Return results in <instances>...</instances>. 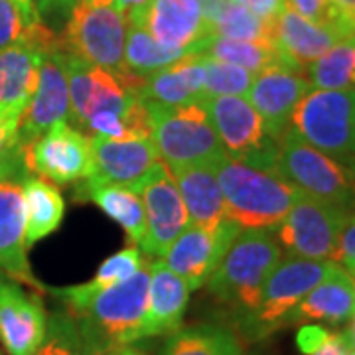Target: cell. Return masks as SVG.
Returning a JSON list of instances; mask_svg holds the SVG:
<instances>
[{"instance_id":"obj_1","label":"cell","mask_w":355,"mask_h":355,"mask_svg":"<svg viewBox=\"0 0 355 355\" xmlns=\"http://www.w3.org/2000/svg\"><path fill=\"white\" fill-rule=\"evenodd\" d=\"M148 265L150 263L130 279L103 291L79 294L71 286H64L46 288V292L62 300L65 310L76 318L89 347L99 355L107 349L132 345L142 340L150 282Z\"/></svg>"},{"instance_id":"obj_2","label":"cell","mask_w":355,"mask_h":355,"mask_svg":"<svg viewBox=\"0 0 355 355\" xmlns=\"http://www.w3.org/2000/svg\"><path fill=\"white\" fill-rule=\"evenodd\" d=\"M229 219L241 229H275L291 211L300 190L275 172L221 156L211 164Z\"/></svg>"},{"instance_id":"obj_3","label":"cell","mask_w":355,"mask_h":355,"mask_svg":"<svg viewBox=\"0 0 355 355\" xmlns=\"http://www.w3.org/2000/svg\"><path fill=\"white\" fill-rule=\"evenodd\" d=\"M280 259L282 249L272 229H241L205 288L214 300L229 308L231 318L245 314L257 304Z\"/></svg>"},{"instance_id":"obj_4","label":"cell","mask_w":355,"mask_h":355,"mask_svg":"<svg viewBox=\"0 0 355 355\" xmlns=\"http://www.w3.org/2000/svg\"><path fill=\"white\" fill-rule=\"evenodd\" d=\"M336 263L300 257H282L268 275L257 304L239 316L231 318V328L243 342H263L288 326L292 310L308 292L330 275Z\"/></svg>"},{"instance_id":"obj_5","label":"cell","mask_w":355,"mask_h":355,"mask_svg":"<svg viewBox=\"0 0 355 355\" xmlns=\"http://www.w3.org/2000/svg\"><path fill=\"white\" fill-rule=\"evenodd\" d=\"M291 128L336 162H355V89H312L298 103Z\"/></svg>"},{"instance_id":"obj_6","label":"cell","mask_w":355,"mask_h":355,"mask_svg":"<svg viewBox=\"0 0 355 355\" xmlns=\"http://www.w3.org/2000/svg\"><path fill=\"white\" fill-rule=\"evenodd\" d=\"M146 105L153 114L150 139L170 170L190 164H214L225 154L200 101L180 107Z\"/></svg>"},{"instance_id":"obj_7","label":"cell","mask_w":355,"mask_h":355,"mask_svg":"<svg viewBox=\"0 0 355 355\" xmlns=\"http://www.w3.org/2000/svg\"><path fill=\"white\" fill-rule=\"evenodd\" d=\"M125 36L127 16L123 10L77 0L62 28L60 42L62 50L89 64L119 77H135L125 67Z\"/></svg>"},{"instance_id":"obj_8","label":"cell","mask_w":355,"mask_h":355,"mask_svg":"<svg viewBox=\"0 0 355 355\" xmlns=\"http://www.w3.org/2000/svg\"><path fill=\"white\" fill-rule=\"evenodd\" d=\"M277 174L322 202L355 211V188L347 168L288 128L279 140Z\"/></svg>"},{"instance_id":"obj_9","label":"cell","mask_w":355,"mask_h":355,"mask_svg":"<svg viewBox=\"0 0 355 355\" xmlns=\"http://www.w3.org/2000/svg\"><path fill=\"white\" fill-rule=\"evenodd\" d=\"M200 103L216 128L225 156L277 174L279 142L268 137L261 114L249 99L241 95H203Z\"/></svg>"},{"instance_id":"obj_10","label":"cell","mask_w":355,"mask_h":355,"mask_svg":"<svg viewBox=\"0 0 355 355\" xmlns=\"http://www.w3.org/2000/svg\"><path fill=\"white\" fill-rule=\"evenodd\" d=\"M347 217L349 211L342 207L300 191L291 211L275 229V237L291 257L331 261Z\"/></svg>"},{"instance_id":"obj_11","label":"cell","mask_w":355,"mask_h":355,"mask_svg":"<svg viewBox=\"0 0 355 355\" xmlns=\"http://www.w3.org/2000/svg\"><path fill=\"white\" fill-rule=\"evenodd\" d=\"M132 191L140 196L146 223L139 247L144 254L162 259L168 247L190 223L172 170L166 162H160Z\"/></svg>"},{"instance_id":"obj_12","label":"cell","mask_w":355,"mask_h":355,"mask_svg":"<svg viewBox=\"0 0 355 355\" xmlns=\"http://www.w3.org/2000/svg\"><path fill=\"white\" fill-rule=\"evenodd\" d=\"M22 150L30 174L44 178L53 186L77 184L93 170L89 137L69 123L53 125Z\"/></svg>"},{"instance_id":"obj_13","label":"cell","mask_w":355,"mask_h":355,"mask_svg":"<svg viewBox=\"0 0 355 355\" xmlns=\"http://www.w3.org/2000/svg\"><path fill=\"white\" fill-rule=\"evenodd\" d=\"M239 233L241 225L229 217L216 227H203L190 221L160 261L186 280L191 291H198L205 286Z\"/></svg>"},{"instance_id":"obj_14","label":"cell","mask_w":355,"mask_h":355,"mask_svg":"<svg viewBox=\"0 0 355 355\" xmlns=\"http://www.w3.org/2000/svg\"><path fill=\"white\" fill-rule=\"evenodd\" d=\"M93 170L76 186H121L135 190L162 160L153 139L111 140L89 137Z\"/></svg>"},{"instance_id":"obj_15","label":"cell","mask_w":355,"mask_h":355,"mask_svg":"<svg viewBox=\"0 0 355 355\" xmlns=\"http://www.w3.org/2000/svg\"><path fill=\"white\" fill-rule=\"evenodd\" d=\"M42 292L0 275V343L8 355H36L48 330Z\"/></svg>"},{"instance_id":"obj_16","label":"cell","mask_w":355,"mask_h":355,"mask_svg":"<svg viewBox=\"0 0 355 355\" xmlns=\"http://www.w3.org/2000/svg\"><path fill=\"white\" fill-rule=\"evenodd\" d=\"M69 83L64 50L55 48L44 51L38 87L18 123V146L24 148L58 123H69Z\"/></svg>"},{"instance_id":"obj_17","label":"cell","mask_w":355,"mask_h":355,"mask_svg":"<svg viewBox=\"0 0 355 355\" xmlns=\"http://www.w3.org/2000/svg\"><path fill=\"white\" fill-rule=\"evenodd\" d=\"M308 91H312V85L304 71L277 64L254 73L247 97L261 114L268 137L279 142L291 128L292 113Z\"/></svg>"},{"instance_id":"obj_18","label":"cell","mask_w":355,"mask_h":355,"mask_svg":"<svg viewBox=\"0 0 355 355\" xmlns=\"http://www.w3.org/2000/svg\"><path fill=\"white\" fill-rule=\"evenodd\" d=\"M0 275L36 292H46L28 261L26 205L20 182H0Z\"/></svg>"},{"instance_id":"obj_19","label":"cell","mask_w":355,"mask_h":355,"mask_svg":"<svg viewBox=\"0 0 355 355\" xmlns=\"http://www.w3.org/2000/svg\"><path fill=\"white\" fill-rule=\"evenodd\" d=\"M142 26L158 44L188 53H198L209 36V26L198 0H153Z\"/></svg>"},{"instance_id":"obj_20","label":"cell","mask_w":355,"mask_h":355,"mask_svg":"<svg viewBox=\"0 0 355 355\" xmlns=\"http://www.w3.org/2000/svg\"><path fill=\"white\" fill-rule=\"evenodd\" d=\"M343 38L347 36L340 30L312 22L288 6L272 22V42L277 50L284 64L298 71H304L308 65L314 64Z\"/></svg>"},{"instance_id":"obj_21","label":"cell","mask_w":355,"mask_h":355,"mask_svg":"<svg viewBox=\"0 0 355 355\" xmlns=\"http://www.w3.org/2000/svg\"><path fill=\"white\" fill-rule=\"evenodd\" d=\"M148 270L150 282L146 298V316L142 324V340L170 336L178 328H182L191 292L188 282L174 270H170L162 261L150 263Z\"/></svg>"},{"instance_id":"obj_22","label":"cell","mask_w":355,"mask_h":355,"mask_svg":"<svg viewBox=\"0 0 355 355\" xmlns=\"http://www.w3.org/2000/svg\"><path fill=\"white\" fill-rule=\"evenodd\" d=\"M44 50L34 42H22L0 50V116L20 123L38 87Z\"/></svg>"},{"instance_id":"obj_23","label":"cell","mask_w":355,"mask_h":355,"mask_svg":"<svg viewBox=\"0 0 355 355\" xmlns=\"http://www.w3.org/2000/svg\"><path fill=\"white\" fill-rule=\"evenodd\" d=\"M355 314V291L352 277L340 265H334L330 275L316 284L292 310L288 326L328 324L342 326ZM286 326V328H288Z\"/></svg>"},{"instance_id":"obj_24","label":"cell","mask_w":355,"mask_h":355,"mask_svg":"<svg viewBox=\"0 0 355 355\" xmlns=\"http://www.w3.org/2000/svg\"><path fill=\"white\" fill-rule=\"evenodd\" d=\"M140 95L146 103L162 107H180L202 101L203 55L188 53L176 64L168 65L146 79H142Z\"/></svg>"},{"instance_id":"obj_25","label":"cell","mask_w":355,"mask_h":355,"mask_svg":"<svg viewBox=\"0 0 355 355\" xmlns=\"http://www.w3.org/2000/svg\"><path fill=\"white\" fill-rule=\"evenodd\" d=\"M172 176L191 223L216 227L227 217L223 193L211 164L180 166L172 170Z\"/></svg>"},{"instance_id":"obj_26","label":"cell","mask_w":355,"mask_h":355,"mask_svg":"<svg viewBox=\"0 0 355 355\" xmlns=\"http://www.w3.org/2000/svg\"><path fill=\"white\" fill-rule=\"evenodd\" d=\"M22 193L26 205V245L30 249L58 231L64 221L65 202L51 182L36 174H28L22 180Z\"/></svg>"},{"instance_id":"obj_27","label":"cell","mask_w":355,"mask_h":355,"mask_svg":"<svg viewBox=\"0 0 355 355\" xmlns=\"http://www.w3.org/2000/svg\"><path fill=\"white\" fill-rule=\"evenodd\" d=\"M160 355H247V349L231 326L193 324L166 336Z\"/></svg>"},{"instance_id":"obj_28","label":"cell","mask_w":355,"mask_h":355,"mask_svg":"<svg viewBox=\"0 0 355 355\" xmlns=\"http://www.w3.org/2000/svg\"><path fill=\"white\" fill-rule=\"evenodd\" d=\"M73 196L77 203L91 202L101 207L107 216L125 229L128 241L132 245H140L146 223H144V207L139 193L121 186H95V188L77 186Z\"/></svg>"},{"instance_id":"obj_29","label":"cell","mask_w":355,"mask_h":355,"mask_svg":"<svg viewBox=\"0 0 355 355\" xmlns=\"http://www.w3.org/2000/svg\"><path fill=\"white\" fill-rule=\"evenodd\" d=\"M198 53L217 60V62H223V64L243 67L251 73H259L270 65L284 64L275 42H243V40L207 36V40L200 46Z\"/></svg>"},{"instance_id":"obj_30","label":"cell","mask_w":355,"mask_h":355,"mask_svg":"<svg viewBox=\"0 0 355 355\" xmlns=\"http://www.w3.org/2000/svg\"><path fill=\"white\" fill-rule=\"evenodd\" d=\"M188 51L166 48L153 38V34L137 22H127L125 36V67L130 76L146 79L168 65L176 64Z\"/></svg>"},{"instance_id":"obj_31","label":"cell","mask_w":355,"mask_h":355,"mask_svg":"<svg viewBox=\"0 0 355 355\" xmlns=\"http://www.w3.org/2000/svg\"><path fill=\"white\" fill-rule=\"evenodd\" d=\"M304 71L312 89H355V36L340 40Z\"/></svg>"},{"instance_id":"obj_32","label":"cell","mask_w":355,"mask_h":355,"mask_svg":"<svg viewBox=\"0 0 355 355\" xmlns=\"http://www.w3.org/2000/svg\"><path fill=\"white\" fill-rule=\"evenodd\" d=\"M209 36L243 42H272V24L254 16L239 0L227 6L209 22Z\"/></svg>"},{"instance_id":"obj_33","label":"cell","mask_w":355,"mask_h":355,"mask_svg":"<svg viewBox=\"0 0 355 355\" xmlns=\"http://www.w3.org/2000/svg\"><path fill=\"white\" fill-rule=\"evenodd\" d=\"M36 355H97L77 326L76 318L67 310H58L48 316L46 338Z\"/></svg>"},{"instance_id":"obj_34","label":"cell","mask_w":355,"mask_h":355,"mask_svg":"<svg viewBox=\"0 0 355 355\" xmlns=\"http://www.w3.org/2000/svg\"><path fill=\"white\" fill-rule=\"evenodd\" d=\"M144 265H146V261H144L139 247L137 245H128L123 251L111 254L107 261H103V265L97 268L93 279L83 282V284H76L71 288L79 292V294L103 291V288H109V286H114V284H119L123 280L130 279Z\"/></svg>"},{"instance_id":"obj_35","label":"cell","mask_w":355,"mask_h":355,"mask_svg":"<svg viewBox=\"0 0 355 355\" xmlns=\"http://www.w3.org/2000/svg\"><path fill=\"white\" fill-rule=\"evenodd\" d=\"M254 73L237 67V65L223 64L203 55V91L209 97L219 95H241L249 93Z\"/></svg>"},{"instance_id":"obj_36","label":"cell","mask_w":355,"mask_h":355,"mask_svg":"<svg viewBox=\"0 0 355 355\" xmlns=\"http://www.w3.org/2000/svg\"><path fill=\"white\" fill-rule=\"evenodd\" d=\"M42 26V20L26 16L14 0H0V50L22 42H34Z\"/></svg>"},{"instance_id":"obj_37","label":"cell","mask_w":355,"mask_h":355,"mask_svg":"<svg viewBox=\"0 0 355 355\" xmlns=\"http://www.w3.org/2000/svg\"><path fill=\"white\" fill-rule=\"evenodd\" d=\"M286 6L292 8L294 12L302 14L304 18L312 20V22L331 26V28H336L342 34H345L340 22H338V16L334 12V6H331L330 0H286Z\"/></svg>"},{"instance_id":"obj_38","label":"cell","mask_w":355,"mask_h":355,"mask_svg":"<svg viewBox=\"0 0 355 355\" xmlns=\"http://www.w3.org/2000/svg\"><path fill=\"white\" fill-rule=\"evenodd\" d=\"M331 263L340 265L347 272L355 268V211L349 214L342 233L338 237V245H336Z\"/></svg>"},{"instance_id":"obj_39","label":"cell","mask_w":355,"mask_h":355,"mask_svg":"<svg viewBox=\"0 0 355 355\" xmlns=\"http://www.w3.org/2000/svg\"><path fill=\"white\" fill-rule=\"evenodd\" d=\"M30 174L26 168L24 150L16 144L12 148L0 153V182H20Z\"/></svg>"},{"instance_id":"obj_40","label":"cell","mask_w":355,"mask_h":355,"mask_svg":"<svg viewBox=\"0 0 355 355\" xmlns=\"http://www.w3.org/2000/svg\"><path fill=\"white\" fill-rule=\"evenodd\" d=\"M77 4V0H34V6L38 10L40 18L44 24H48L51 28V22L62 24L69 18V14L73 10V6Z\"/></svg>"},{"instance_id":"obj_41","label":"cell","mask_w":355,"mask_h":355,"mask_svg":"<svg viewBox=\"0 0 355 355\" xmlns=\"http://www.w3.org/2000/svg\"><path fill=\"white\" fill-rule=\"evenodd\" d=\"M330 334L331 331H328L324 326H320V324H304L298 330V336H296L298 349L302 354H312V352H316L318 347L324 345V342L330 338Z\"/></svg>"},{"instance_id":"obj_42","label":"cell","mask_w":355,"mask_h":355,"mask_svg":"<svg viewBox=\"0 0 355 355\" xmlns=\"http://www.w3.org/2000/svg\"><path fill=\"white\" fill-rule=\"evenodd\" d=\"M239 2L268 24H272L279 18V14L286 8V0H239Z\"/></svg>"},{"instance_id":"obj_43","label":"cell","mask_w":355,"mask_h":355,"mask_svg":"<svg viewBox=\"0 0 355 355\" xmlns=\"http://www.w3.org/2000/svg\"><path fill=\"white\" fill-rule=\"evenodd\" d=\"M338 22L347 36H355V0H330Z\"/></svg>"},{"instance_id":"obj_44","label":"cell","mask_w":355,"mask_h":355,"mask_svg":"<svg viewBox=\"0 0 355 355\" xmlns=\"http://www.w3.org/2000/svg\"><path fill=\"white\" fill-rule=\"evenodd\" d=\"M349 336H347V330L345 331H331L330 338L324 342L322 347H318L316 352H312V354H304V355H342L345 349H347V345H349Z\"/></svg>"},{"instance_id":"obj_45","label":"cell","mask_w":355,"mask_h":355,"mask_svg":"<svg viewBox=\"0 0 355 355\" xmlns=\"http://www.w3.org/2000/svg\"><path fill=\"white\" fill-rule=\"evenodd\" d=\"M18 144V123L0 116V153Z\"/></svg>"},{"instance_id":"obj_46","label":"cell","mask_w":355,"mask_h":355,"mask_svg":"<svg viewBox=\"0 0 355 355\" xmlns=\"http://www.w3.org/2000/svg\"><path fill=\"white\" fill-rule=\"evenodd\" d=\"M150 2L153 0H123V10L127 16V22L142 24V18H144L146 8L150 6Z\"/></svg>"},{"instance_id":"obj_47","label":"cell","mask_w":355,"mask_h":355,"mask_svg":"<svg viewBox=\"0 0 355 355\" xmlns=\"http://www.w3.org/2000/svg\"><path fill=\"white\" fill-rule=\"evenodd\" d=\"M198 2L202 4L203 18H205V22L209 24V22L216 18L217 14L221 12V10L227 6L229 2H233V0H198Z\"/></svg>"},{"instance_id":"obj_48","label":"cell","mask_w":355,"mask_h":355,"mask_svg":"<svg viewBox=\"0 0 355 355\" xmlns=\"http://www.w3.org/2000/svg\"><path fill=\"white\" fill-rule=\"evenodd\" d=\"M14 2L24 10L26 16H30V18H34V20H42L38 10H36V6H34V0H14Z\"/></svg>"},{"instance_id":"obj_49","label":"cell","mask_w":355,"mask_h":355,"mask_svg":"<svg viewBox=\"0 0 355 355\" xmlns=\"http://www.w3.org/2000/svg\"><path fill=\"white\" fill-rule=\"evenodd\" d=\"M87 4H93V6H113V8H119L123 10V0H83ZM125 12V10H123Z\"/></svg>"},{"instance_id":"obj_50","label":"cell","mask_w":355,"mask_h":355,"mask_svg":"<svg viewBox=\"0 0 355 355\" xmlns=\"http://www.w3.org/2000/svg\"><path fill=\"white\" fill-rule=\"evenodd\" d=\"M347 336H349V342H352V347L355 349V314L352 318V328L347 330Z\"/></svg>"},{"instance_id":"obj_51","label":"cell","mask_w":355,"mask_h":355,"mask_svg":"<svg viewBox=\"0 0 355 355\" xmlns=\"http://www.w3.org/2000/svg\"><path fill=\"white\" fill-rule=\"evenodd\" d=\"M123 354L125 355H146V354H142V352H139V349H135L132 345H125V347H123Z\"/></svg>"},{"instance_id":"obj_52","label":"cell","mask_w":355,"mask_h":355,"mask_svg":"<svg viewBox=\"0 0 355 355\" xmlns=\"http://www.w3.org/2000/svg\"><path fill=\"white\" fill-rule=\"evenodd\" d=\"M99 355H125L123 354V347H113V349H107V352H103Z\"/></svg>"},{"instance_id":"obj_53","label":"cell","mask_w":355,"mask_h":355,"mask_svg":"<svg viewBox=\"0 0 355 355\" xmlns=\"http://www.w3.org/2000/svg\"><path fill=\"white\" fill-rule=\"evenodd\" d=\"M347 168V174H349V178H352V184H354L355 188V162H352L349 166H345Z\"/></svg>"},{"instance_id":"obj_54","label":"cell","mask_w":355,"mask_h":355,"mask_svg":"<svg viewBox=\"0 0 355 355\" xmlns=\"http://www.w3.org/2000/svg\"><path fill=\"white\" fill-rule=\"evenodd\" d=\"M342 355H355V349H354V347H352V343L347 345V349H345V352H343Z\"/></svg>"},{"instance_id":"obj_55","label":"cell","mask_w":355,"mask_h":355,"mask_svg":"<svg viewBox=\"0 0 355 355\" xmlns=\"http://www.w3.org/2000/svg\"><path fill=\"white\" fill-rule=\"evenodd\" d=\"M349 277H352V282H354V291H355V268L354 270H349Z\"/></svg>"},{"instance_id":"obj_56","label":"cell","mask_w":355,"mask_h":355,"mask_svg":"<svg viewBox=\"0 0 355 355\" xmlns=\"http://www.w3.org/2000/svg\"><path fill=\"white\" fill-rule=\"evenodd\" d=\"M253 355H259V354H253Z\"/></svg>"}]
</instances>
